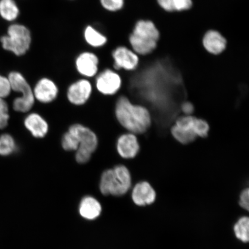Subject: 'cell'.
<instances>
[{"label":"cell","instance_id":"obj_1","mask_svg":"<svg viewBox=\"0 0 249 249\" xmlns=\"http://www.w3.org/2000/svg\"><path fill=\"white\" fill-rule=\"evenodd\" d=\"M115 115L118 122L129 133H144L151 125V115L147 109L133 104L124 96H121L118 99L115 107Z\"/></svg>","mask_w":249,"mask_h":249},{"label":"cell","instance_id":"obj_2","mask_svg":"<svg viewBox=\"0 0 249 249\" xmlns=\"http://www.w3.org/2000/svg\"><path fill=\"white\" fill-rule=\"evenodd\" d=\"M160 32L152 21L139 20L135 24L129 37L133 51L137 54L150 53L157 48Z\"/></svg>","mask_w":249,"mask_h":249},{"label":"cell","instance_id":"obj_3","mask_svg":"<svg viewBox=\"0 0 249 249\" xmlns=\"http://www.w3.org/2000/svg\"><path fill=\"white\" fill-rule=\"evenodd\" d=\"M31 31L23 24L12 23L7 28V34L0 36L2 48L21 57L27 54L32 45Z\"/></svg>","mask_w":249,"mask_h":249},{"label":"cell","instance_id":"obj_4","mask_svg":"<svg viewBox=\"0 0 249 249\" xmlns=\"http://www.w3.org/2000/svg\"><path fill=\"white\" fill-rule=\"evenodd\" d=\"M131 183L129 170L124 165L119 164L103 172L99 189L104 195L120 196L126 194Z\"/></svg>","mask_w":249,"mask_h":249},{"label":"cell","instance_id":"obj_5","mask_svg":"<svg viewBox=\"0 0 249 249\" xmlns=\"http://www.w3.org/2000/svg\"><path fill=\"white\" fill-rule=\"evenodd\" d=\"M7 77L10 82L12 91L19 92L21 94L12 102V108L18 113H29L36 102L32 87L20 71H11Z\"/></svg>","mask_w":249,"mask_h":249},{"label":"cell","instance_id":"obj_6","mask_svg":"<svg viewBox=\"0 0 249 249\" xmlns=\"http://www.w3.org/2000/svg\"><path fill=\"white\" fill-rule=\"evenodd\" d=\"M76 135L78 148L75 152V160L79 164H86L91 160L97 149L99 140L92 130L80 124H71L69 129Z\"/></svg>","mask_w":249,"mask_h":249},{"label":"cell","instance_id":"obj_7","mask_svg":"<svg viewBox=\"0 0 249 249\" xmlns=\"http://www.w3.org/2000/svg\"><path fill=\"white\" fill-rule=\"evenodd\" d=\"M122 85V79L116 71L107 68L96 76L95 86L98 91L105 96L116 94Z\"/></svg>","mask_w":249,"mask_h":249},{"label":"cell","instance_id":"obj_8","mask_svg":"<svg viewBox=\"0 0 249 249\" xmlns=\"http://www.w3.org/2000/svg\"><path fill=\"white\" fill-rule=\"evenodd\" d=\"M92 93L91 83L86 78H83L76 80L68 87L67 98L71 105L80 107L89 101Z\"/></svg>","mask_w":249,"mask_h":249},{"label":"cell","instance_id":"obj_9","mask_svg":"<svg viewBox=\"0 0 249 249\" xmlns=\"http://www.w3.org/2000/svg\"><path fill=\"white\" fill-rule=\"evenodd\" d=\"M115 70L133 71L138 66L139 58L138 54L132 50L124 46L115 48L111 53Z\"/></svg>","mask_w":249,"mask_h":249},{"label":"cell","instance_id":"obj_10","mask_svg":"<svg viewBox=\"0 0 249 249\" xmlns=\"http://www.w3.org/2000/svg\"><path fill=\"white\" fill-rule=\"evenodd\" d=\"M74 64L77 72L86 79L95 77L98 73L99 58L92 52L80 53L77 55Z\"/></svg>","mask_w":249,"mask_h":249},{"label":"cell","instance_id":"obj_11","mask_svg":"<svg viewBox=\"0 0 249 249\" xmlns=\"http://www.w3.org/2000/svg\"><path fill=\"white\" fill-rule=\"evenodd\" d=\"M33 89L36 101L43 104H49L54 102L59 93L58 87L56 83L46 77L38 80Z\"/></svg>","mask_w":249,"mask_h":249},{"label":"cell","instance_id":"obj_12","mask_svg":"<svg viewBox=\"0 0 249 249\" xmlns=\"http://www.w3.org/2000/svg\"><path fill=\"white\" fill-rule=\"evenodd\" d=\"M116 149L121 158L125 160L134 158L140 149L138 138L132 133L123 134L117 139Z\"/></svg>","mask_w":249,"mask_h":249},{"label":"cell","instance_id":"obj_13","mask_svg":"<svg viewBox=\"0 0 249 249\" xmlns=\"http://www.w3.org/2000/svg\"><path fill=\"white\" fill-rule=\"evenodd\" d=\"M23 123L24 127L34 138L43 139L48 135L49 124L38 113L33 112L28 114L24 118Z\"/></svg>","mask_w":249,"mask_h":249},{"label":"cell","instance_id":"obj_14","mask_svg":"<svg viewBox=\"0 0 249 249\" xmlns=\"http://www.w3.org/2000/svg\"><path fill=\"white\" fill-rule=\"evenodd\" d=\"M175 124L192 132L196 136L201 138L207 137L210 129L209 125L206 121L191 116L179 118L177 120Z\"/></svg>","mask_w":249,"mask_h":249},{"label":"cell","instance_id":"obj_15","mask_svg":"<svg viewBox=\"0 0 249 249\" xmlns=\"http://www.w3.org/2000/svg\"><path fill=\"white\" fill-rule=\"evenodd\" d=\"M156 192L147 182H141L134 187L132 197L134 202L139 206H145L154 203L156 200Z\"/></svg>","mask_w":249,"mask_h":249},{"label":"cell","instance_id":"obj_16","mask_svg":"<svg viewBox=\"0 0 249 249\" xmlns=\"http://www.w3.org/2000/svg\"><path fill=\"white\" fill-rule=\"evenodd\" d=\"M202 43L207 51L215 55L225 51L227 45L226 39L222 34L214 30H210L205 34Z\"/></svg>","mask_w":249,"mask_h":249},{"label":"cell","instance_id":"obj_17","mask_svg":"<svg viewBox=\"0 0 249 249\" xmlns=\"http://www.w3.org/2000/svg\"><path fill=\"white\" fill-rule=\"evenodd\" d=\"M102 207L95 198L87 196L80 202L79 212L81 216L86 219L93 220L101 213Z\"/></svg>","mask_w":249,"mask_h":249},{"label":"cell","instance_id":"obj_18","mask_svg":"<svg viewBox=\"0 0 249 249\" xmlns=\"http://www.w3.org/2000/svg\"><path fill=\"white\" fill-rule=\"evenodd\" d=\"M84 39L92 48H101L107 44V37L91 25H87L84 30Z\"/></svg>","mask_w":249,"mask_h":249},{"label":"cell","instance_id":"obj_19","mask_svg":"<svg viewBox=\"0 0 249 249\" xmlns=\"http://www.w3.org/2000/svg\"><path fill=\"white\" fill-rule=\"evenodd\" d=\"M20 14L15 0H0V17L8 22H14Z\"/></svg>","mask_w":249,"mask_h":249},{"label":"cell","instance_id":"obj_20","mask_svg":"<svg viewBox=\"0 0 249 249\" xmlns=\"http://www.w3.org/2000/svg\"><path fill=\"white\" fill-rule=\"evenodd\" d=\"M161 8L167 12H180L192 7V0H157Z\"/></svg>","mask_w":249,"mask_h":249},{"label":"cell","instance_id":"obj_21","mask_svg":"<svg viewBox=\"0 0 249 249\" xmlns=\"http://www.w3.org/2000/svg\"><path fill=\"white\" fill-rule=\"evenodd\" d=\"M16 140L11 134L5 133L0 135V156L9 157L14 154L17 150Z\"/></svg>","mask_w":249,"mask_h":249},{"label":"cell","instance_id":"obj_22","mask_svg":"<svg viewBox=\"0 0 249 249\" xmlns=\"http://www.w3.org/2000/svg\"><path fill=\"white\" fill-rule=\"evenodd\" d=\"M171 132L174 138L183 144H189L194 142L197 138L195 134L182 127L177 126L176 124H174L172 127Z\"/></svg>","mask_w":249,"mask_h":249},{"label":"cell","instance_id":"obj_23","mask_svg":"<svg viewBox=\"0 0 249 249\" xmlns=\"http://www.w3.org/2000/svg\"><path fill=\"white\" fill-rule=\"evenodd\" d=\"M249 217H242L234 226V232L236 238L243 242L249 241Z\"/></svg>","mask_w":249,"mask_h":249},{"label":"cell","instance_id":"obj_24","mask_svg":"<svg viewBox=\"0 0 249 249\" xmlns=\"http://www.w3.org/2000/svg\"><path fill=\"white\" fill-rule=\"evenodd\" d=\"M61 146L66 151L76 152L78 148L77 139L74 133L68 129L61 139Z\"/></svg>","mask_w":249,"mask_h":249},{"label":"cell","instance_id":"obj_25","mask_svg":"<svg viewBox=\"0 0 249 249\" xmlns=\"http://www.w3.org/2000/svg\"><path fill=\"white\" fill-rule=\"evenodd\" d=\"M125 0H99L101 7L109 12H116L122 9Z\"/></svg>","mask_w":249,"mask_h":249},{"label":"cell","instance_id":"obj_26","mask_svg":"<svg viewBox=\"0 0 249 249\" xmlns=\"http://www.w3.org/2000/svg\"><path fill=\"white\" fill-rule=\"evenodd\" d=\"M12 92L8 77L0 74V98L6 99L11 95Z\"/></svg>","mask_w":249,"mask_h":249},{"label":"cell","instance_id":"obj_27","mask_svg":"<svg viewBox=\"0 0 249 249\" xmlns=\"http://www.w3.org/2000/svg\"><path fill=\"white\" fill-rule=\"evenodd\" d=\"M249 189H246L241 193L239 205L244 209L249 211Z\"/></svg>","mask_w":249,"mask_h":249},{"label":"cell","instance_id":"obj_28","mask_svg":"<svg viewBox=\"0 0 249 249\" xmlns=\"http://www.w3.org/2000/svg\"><path fill=\"white\" fill-rule=\"evenodd\" d=\"M10 114L0 113V129H5L8 125Z\"/></svg>","mask_w":249,"mask_h":249},{"label":"cell","instance_id":"obj_29","mask_svg":"<svg viewBox=\"0 0 249 249\" xmlns=\"http://www.w3.org/2000/svg\"><path fill=\"white\" fill-rule=\"evenodd\" d=\"M0 113L9 114V106L5 99L0 98Z\"/></svg>","mask_w":249,"mask_h":249},{"label":"cell","instance_id":"obj_30","mask_svg":"<svg viewBox=\"0 0 249 249\" xmlns=\"http://www.w3.org/2000/svg\"><path fill=\"white\" fill-rule=\"evenodd\" d=\"M182 109L183 113L186 114V116H190L193 111H194V107L190 103H184L182 106Z\"/></svg>","mask_w":249,"mask_h":249},{"label":"cell","instance_id":"obj_31","mask_svg":"<svg viewBox=\"0 0 249 249\" xmlns=\"http://www.w3.org/2000/svg\"><path fill=\"white\" fill-rule=\"evenodd\" d=\"M71 1H73V0H71Z\"/></svg>","mask_w":249,"mask_h":249}]
</instances>
